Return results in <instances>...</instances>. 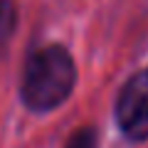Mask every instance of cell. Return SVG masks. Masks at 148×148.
<instances>
[{
    "mask_svg": "<svg viewBox=\"0 0 148 148\" xmlns=\"http://www.w3.org/2000/svg\"><path fill=\"white\" fill-rule=\"evenodd\" d=\"M67 148H96V131L94 128H82L69 138Z\"/></svg>",
    "mask_w": 148,
    "mask_h": 148,
    "instance_id": "4",
    "label": "cell"
},
{
    "mask_svg": "<svg viewBox=\"0 0 148 148\" xmlns=\"http://www.w3.org/2000/svg\"><path fill=\"white\" fill-rule=\"evenodd\" d=\"M77 82L72 54L59 45H49L30 54L22 74V101L30 111L47 114L69 99Z\"/></svg>",
    "mask_w": 148,
    "mask_h": 148,
    "instance_id": "1",
    "label": "cell"
},
{
    "mask_svg": "<svg viewBox=\"0 0 148 148\" xmlns=\"http://www.w3.org/2000/svg\"><path fill=\"white\" fill-rule=\"evenodd\" d=\"M17 27V10L12 0H0V49H5Z\"/></svg>",
    "mask_w": 148,
    "mask_h": 148,
    "instance_id": "3",
    "label": "cell"
},
{
    "mask_svg": "<svg viewBox=\"0 0 148 148\" xmlns=\"http://www.w3.org/2000/svg\"><path fill=\"white\" fill-rule=\"evenodd\" d=\"M116 121L131 141L148 138V69L133 74L123 84L116 101Z\"/></svg>",
    "mask_w": 148,
    "mask_h": 148,
    "instance_id": "2",
    "label": "cell"
}]
</instances>
